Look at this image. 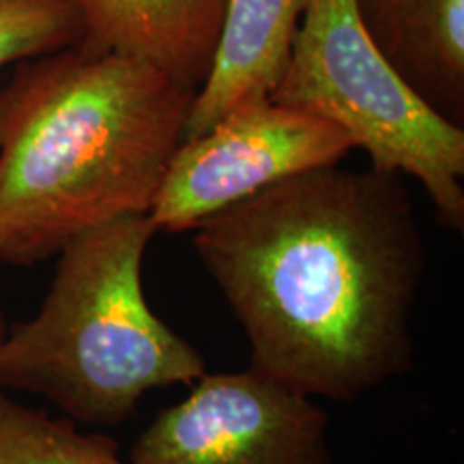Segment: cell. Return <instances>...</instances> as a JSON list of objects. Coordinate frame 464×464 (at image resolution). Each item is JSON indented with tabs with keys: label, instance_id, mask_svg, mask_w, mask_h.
I'll use <instances>...</instances> for the list:
<instances>
[{
	"label": "cell",
	"instance_id": "obj_8",
	"mask_svg": "<svg viewBox=\"0 0 464 464\" xmlns=\"http://www.w3.org/2000/svg\"><path fill=\"white\" fill-rule=\"evenodd\" d=\"M82 44L142 58L188 89L211 67L226 0H78Z\"/></svg>",
	"mask_w": 464,
	"mask_h": 464
},
{
	"label": "cell",
	"instance_id": "obj_2",
	"mask_svg": "<svg viewBox=\"0 0 464 464\" xmlns=\"http://www.w3.org/2000/svg\"><path fill=\"white\" fill-rule=\"evenodd\" d=\"M194 95L142 58L84 44L15 65L0 86V265L149 216Z\"/></svg>",
	"mask_w": 464,
	"mask_h": 464
},
{
	"label": "cell",
	"instance_id": "obj_9",
	"mask_svg": "<svg viewBox=\"0 0 464 464\" xmlns=\"http://www.w3.org/2000/svg\"><path fill=\"white\" fill-rule=\"evenodd\" d=\"M374 44L430 106L462 125L464 0H357Z\"/></svg>",
	"mask_w": 464,
	"mask_h": 464
},
{
	"label": "cell",
	"instance_id": "obj_10",
	"mask_svg": "<svg viewBox=\"0 0 464 464\" xmlns=\"http://www.w3.org/2000/svg\"><path fill=\"white\" fill-rule=\"evenodd\" d=\"M0 464H125L114 440L0 396Z\"/></svg>",
	"mask_w": 464,
	"mask_h": 464
},
{
	"label": "cell",
	"instance_id": "obj_12",
	"mask_svg": "<svg viewBox=\"0 0 464 464\" xmlns=\"http://www.w3.org/2000/svg\"><path fill=\"white\" fill-rule=\"evenodd\" d=\"M5 338H7V327H5V321H3V314H0V346H3Z\"/></svg>",
	"mask_w": 464,
	"mask_h": 464
},
{
	"label": "cell",
	"instance_id": "obj_1",
	"mask_svg": "<svg viewBox=\"0 0 464 464\" xmlns=\"http://www.w3.org/2000/svg\"><path fill=\"white\" fill-rule=\"evenodd\" d=\"M249 342V368L310 398L355 400L411 368L426 269L396 174L316 168L194 228Z\"/></svg>",
	"mask_w": 464,
	"mask_h": 464
},
{
	"label": "cell",
	"instance_id": "obj_3",
	"mask_svg": "<svg viewBox=\"0 0 464 464\" xmlns=\"http://www.w3.org/2000/svg\"><path fill=\"white\" fill-rule=\"evenodd\" d=\"M155 232L140 216L69 241L39 312L0 346V385L39 393L72 420L112 426L147 392L200 379L205 357L144 295V254Z\"/></svg>",
	"mask_w": 464,
	"mask_h": 464
},
{
	"label": "cell",
	"instance_id": "obj_5",
	"mask_svg": "<svg viewBox=\"0 0 464 464\" xmlns=\"http://www.w3.org/2000/svg\"><path fill=\"white\" fill-rule=\"evenodd\" d=\"M353 142L323 116L263 100L235 108L172 153L149 208L155 230L185 232L274 185L335 166Z\"/></svg>",
	"mask_w": 464,
	"mask_h": 464
},
{
	"label": "cell",
	"instance_id": "obj_6",
	"mask_svg": "<svg viewBox=\"0 0 464 464\" xmlns=\"http://www.w3.org/2000/svg\"><path fill=\"white\" fill-rule=\"evenodd\" d=\"M327 415L274 376L202 374L138 437L131 464H335Z\"/></svg>",
	"mask_w": 464,
	"mask_h": 464
},
{
	"label": "cell",
	"instance_id": "obj_4",
	"mask_svg": "<svg viewBox=\"0 0 464 464\" xmlns=\"http://www.w3.org/2000/svg\"><path fill=\"white\" fill-rule=\"evenodd\" d=\"M269 100L340 127L372 170L413 177L439 222L462 230V125L396 72L365 28L357 0H305L288 67Z\"/></svg>",
	"mask_w": 464,
	"mask_h": 464
},
{
	"label": "cell",
	"instance_id": "obj_11",
	"mask_svg": "<svg viewBox=\"0 0 464 464\" xmlns=\"http://www.w3.org/2000/svg\"><path fill=\"white\" fill-rule=\"evenodd\" d=\"M84 39L78 0H0V72Z\"/></svg>",
	"mask_w": 464,
	"mask_h": 464
},
{
	"label": "cell",
	"instance_id": "obj_7",
	"mask_svg": "<svg viewBox=\"0 0 464 464\" xmlns=\"http://www.w3.org/2000/svg\"><path fill=\"white\" fill-rule=\"evenodd\" d=\"M304 11L305 0H226L211 67L196 89L185 138L211 130L235 108L274 95Z\"/></svg>",
	"mask_w": 464,
	"mask_h": 464
}]
</instances>
